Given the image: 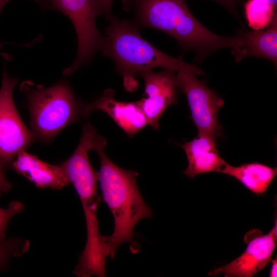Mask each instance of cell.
<instances>
[{
	"instance_id": "cell-1",
	"label": "cell",
	"mask_w": 277,
	"mask_h": 277,
	"mask_svg": "<svg viewBox=\"0 0 277 277\" xmlns=\"http://www.w3.org/2000/svg\"><path fill=\"white\" fill-rule=\"evenodd\" d=\"M122 3L125 11L132 13L130 21L136 28H150L167 34L184 51H194L199 63L219 50L242 42L237 33L226 36L206 28L192 14L186 0H122Z\"/></svg>"
},
{
	"instance_id": "cell-2",
	"label": "cell",
	"mask_w": 277,
	"mask_h": 277,
	"mask_svg": "<svg viewBox=\"0 0 277 277\" xmlns=\"http://www.w3.org/2000/svg\"><path fill=\"white\" fill-rule=\"evenodd\" d=\"M105 147L95 151L100 159L98 182L103 199L114 218V230L109 236L103 235L105 255L113 259L120 245L130 244L131 253L140 250L138 243L133 239V230L142 219L152 216L151 209L145 202L136 183L138 173L121 168L104 152Z\"/></svg>"
},
{
	"instance_id": "cell-3",
	"label": "cell",
	"mask_w": 277,
	"mask_h": 277,
	"mask_svg": "<svg viewBox=\"0 0 277 277\" xmlns=\"http://www.w3.org/2000/svg\"><path fill=\"white\" fill-rule=\"evenodd\" d=\"M105 29L103 56L111 59L115 70L122 76L125 89L133 92L138 88L136 77L142 71L156 67L175 72L183 70L196 75L205 72L180 57L170 56L143 38L130 21L112 15Z\"/></svg>"
},
{
	"instance_id": "cell-4",
	"label": "cell",
	"mask_w": 277,
	"mask_h": 277,
	"mask_svg": "<svg viewBox=\"0 0 277 277\" xmlns=\"http://www.w3.org/2000/svg\"><path fill=\"white\" fill-rule=\"evenodd\" d=\"M30 115L35 139L51 142L63 129L80 121V103L71 86L64 81L49 87L26 81L21 85Z\"/></svg>"
},
{
	"instance_id": "cell-5",
	"label": "cell",
	"mask_w": 277,
	"mask_h": 277,
	"mask_svg": "<svg viewBox=\"0 0 277 277\" xmlns=\"http://www.w3.org/2000/svg\"><path fill=\"white\" fill-rule=\"evenodd\" d=\"M48 9L60 11L73 24L77 38V51L73 63L63 71L68 76L88 64L101 50L104 36L96 25L97 16L102 14L99 0H49Z\"/></svg>"
},
{
	"instance_id": "cell-6",
	"label": "cell",
	"mask_w": 277,
	"mask_h": 277,
	"mask_svg": "<svg viewBox=\"0 0 277 277\" xmlns=\"http://www.w3.org/2000/svg\"><path fill=\"white\" fill-rule=\"evenodd\" d=\"M18 80L10 77L4 68L0 88V168L5 173L14 158L35 140L16 108L13 92Z\"/></svg>"
},
{
	"instance_id": "cell-7",
	"label": "cell",
	"mask_w": 277,
	"mask_h": 277,
	"mask_svg": "<svg viewBox=\"0 0 277 277\" xmlns=\"http://www.w3.org/2000/svg\"><path fill=\"white\" fill-rule=\"evenodd\" d=\"M176 81L178 88L187 97L198 134L216 140L222 135L218 114L219 108L224 104V100L206 85L205 81L199 80L192 72L183 70L177 72Z\"/></svg>"
},
{
	"instance_id": "cell-8",
	"label": "cell",
	"mask_w": 277,
	"mask_h": 277,
	"mask_svg": "<svg viewBox=\"0 0 277 277\" xmlns=\"http://www.w3.org/2000/svg\"><path fill=\"white\" fill-rule=\"evenodd\" d=\"M276 220L267 234H263L256 229L250 231L245 238L247 246L244 252L230 263L210 271L208 275L251 277L262 270L270 261L276 245Z\"/></svg>"
},
{
	"instance_id": "cell-9",
	"label": "cell",
	"mask_w": 277,
	"mask_h": 277,
	"mask_svg": "<svg viewBox=\"0 0 277 277\" xmlns=\"http://www.w3.org/2000/svg\"><path fill=\"white\" fill-rule=\"evenodd\" d=\"M176 72L164 69L160 72L149 69L141 72L138 75L144 80L146 97L140 100L141 106L148 125L153 129H159L160 118L170 105L178 102Z\"/></svg>"
},
{
	"instance_id": "cell-10",
	"label": "cell",
	"mask_w": 277,
	"mask_h": 277,
	"mask_svg": "<svg viewBox=\"0 0 277 277\" xmlns=\"http://www.w3.org/2000/svg\"><path fill=\"white\" fill-rule=\"evenodd\" d=\"M111 88L105 90L101 97L90 103H80L82 117L87 118L94 110H101L111 118L129 136L132 137L145 127L147 121L140 101L123 102L116 100Z\"/></svg>"
},
{
	"instance_id": "cell-11",
	"label": "cell",
	"mask_w": 277,
	"mask_h": 277,
	"mask_svg": "<svg viewBox=\"0 0 277 277\" xmlns=\"http://www.w3.org/2000/svg\"><path fill=\"white\" fill-rule=\"evenodd\" d=\"M11 166L37 188L61 189L70 184L60 164L55 165L44 162L25 150L17 154Z\"/></svg>"
},
{
	"instance_id": "cell-12",
	"label": "cell",
	"mask_w": 277,
	"mask_h": 277,
	"mask_svg": "<svg viewBox=\"0 0 277 277\" xmlns=\"http://www.w3.org/2000/svg\"><path fill=\"white\" fill-rule=\"evenodd\" d=\"M268 27L265 30L241 29L237 31L242 42L241 45L231 48V54L236 61L240 62L244 57H259L271 61L276 68V13Z\"/></svg>"
},
{
	"instance_id": "cell-13",
	"label": "cell",
	"mask_w": 277,
	"mask_h": 277,
	"mask_svg": "<svg viewBox=\"0 0 277 277\" xmlns=\"http://www.w3.org/2000/svg\"><path fill=\"white\" fill-rule=\"evenodd\" d=\"M216 146L215 140L198 133L192 140L181 145L188 163L184 174L192 178L202 173L220 172L226 162L220 155Z\"/></svg>"
},
{
	"instance_id": "cell-14",
	"label": "cell",
	"mask_w": 277,
	"mask_h": 277,
	"mask_svg": "<svg viewBox=\"0 0 277 277\" xmlns=\"http://www.w3.org/2000/svg\"><path fill=\"white\" fill-rule=\"evenodd\" d=\"M220 172L235 177L253 193L261 194L276 175L277 168L256 162L238 166L226 163Z\"/></svg>"
},
{
	"instance_id": "cell-15",
	"label": "cell",
	"mask_w": 277,
	"mask_h": 277,
	"mask_svg": "<svg viewBox=\"0 0 277 277\" xmlns=\"http://www.w3.org/2000/svg\"><path fill=\"white\" fill-rule=\"evenodd\" d=\"M276 8L267 0H247L244 5V11L248 26L253 30L268 27Z\"/></svg>"
},
{
	"instance_id": "cell-16",
	"label": "cell",
	"mask_w": 277,
	"mask_h": 277,
	"mask_svg": "<svg viewBox=\"0 0 277 277\" xmlns=\"http://www.w3.org/2000/svg\"><path fill=\"white\" fill-rule=\"evenodd\" d=\"M29 246L28 240L19 237L0 240V270L6 267L10 259L27 251Z\"/></svg>"
},
{
	"instance_id": "cell-17",
	"label": "cell",
	"mask_w": 277,
	"mask_h": 277,
	"mask_svg": "<svg viewBox=\"0 0 277 277\" xmlns=\"http://www.w3.org/2000/svg\"><path fill=\"white\" fill-rule=\"evenodd\" d=\"M24 209V204L19 201H12L7 208L0 207V240L6 238V230L10 220Z\"/></svg>"
},
{
	"instance_id": "cell-18",
	"label": "cell",
	"mask_w": 277,
	"mask_h": 277,
	"mask_svg": "<svg viewBox=\"0 0 277 277\" xmlns=\"http://www.w3.org/2000/svg\"><path fill=\"white\" fill-rule=\"evenodd\" d=\"M219 4H220L222 7H223L226 10L233 14L235 17L238 19L240 22H241L240 18L239 13L237 11V6L240 4L242 0H213Z\"/></svg>"
},
{
	"instance_id": "cell-19",
	"label": "cell",
	"mask_w": 277,
	"mask_h": 277,
	"mask_svg": "<svg viewBox=\"0 0 277 277\" xmlns=\"http://www.w3.org/2000/svg\"><path fill=\"white\" fill-rule=\"evenodd\" d=\"M12 187L11 183L6 178L4 172L0 168V197L8 192Z\"/></svg>"
},
{
	"instance_id": "cell-20",
	"label": "cell",
	"mask_w": 277,
	"mask_h": 277,
	"mask_svg": "<svg viewBox=\"0 0 277 277\" xmlns=\"http://www.w3.org/2000/svg\"><path fill=\"white\" fill-rule=\"evenodd\" d=\"M113 0H99L102 11V14L108 21L112 15L111 13L112 4Z\"/></svg>"
},
{
	"instance_id": "cell-21",
	"label": "cell",
	"mask_w": 277,
	"mask_h": 277,
	"mask_svg": "<svg viewBox=\"0 0 277 277\" xmlns=\"http://www.w3.org/2000/svg\"><path fill=\"white\" fill-rule=\"evenodd\" d=\"M11 0H0V15L5 5ZM44 10H48L49 0H32Z\"/></svg>"
},
{
	"instance_id": "cell-22",
	"label": "cell",
	"mask_w": 277,
	"mask_h": 277,
	"mask_svg": "<svg viewBox=\"0 0 277 277\" xmlns=\"http://www.w3.org/2000/svg\"><path fill=\"white\" fill-rule=\"evenodd\" d=\"M276 259L273 260L272 261V266L270 269L269 276L270 277H276V268H277V261Z\"/></svg>"
},
{
	"instance_id": "cell-23",
	"label": "cell",
	"mask_w": 277,
	"mask_h": 277,
	"mask_svg": "<svg viewBox=\"0 0 277 277\" xmlns=\"http://www.w3.org/2000/svg\"><path fill=\"white\" fill-rule=\"evenodd\" d=\"M273 6L276 8L277 6V0H267Z\"/></svg>"
},
{
	"instance_id": "cell-24",
	"label": "cell",
	"mask_w": 277,
	"mask_h": 277,
	"mask_svg": "<svg viewBox=\"0 0 277 277\" xmlns=\"http://www.w3.org/2000/svg\"><path fill=\"white\" fill-rule=\"evenodd\" d=\"M4 45V43L0 41V50L2 49Z\"/></svg>"
}]
</instances>
